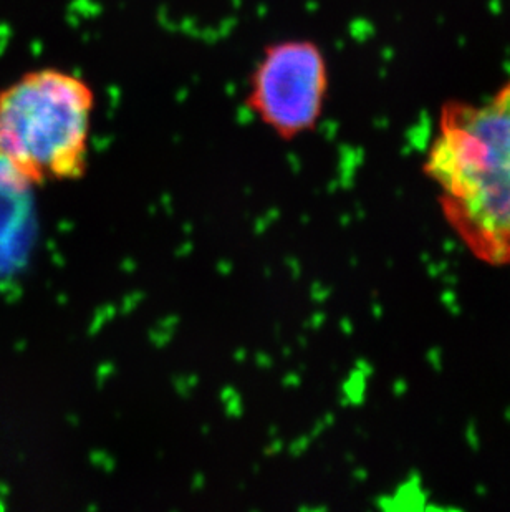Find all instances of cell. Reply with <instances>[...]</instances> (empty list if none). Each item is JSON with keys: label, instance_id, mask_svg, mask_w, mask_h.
Listing matches in <instances>:
<instances>
[{"label": "cell", "instance_id": "obj_1", "mask_svg": "<svg viewBox=\"0 0 510 512\" xmlns=\"http://www.w3.org/2000/svg\"><path fill=\"white\" fill-rule=\"evenodd\" d=\"M426 171L467 244L510 261V80L482 105H444Z\"/></svg>", "mask_w": 510, "mask_h": 512}, {"label": "cell", "instance_id": "obj_3", "mask_svg": "<svg viewBox=\"0 0 510 512\" xmlns=\"http://www.w3.org/2000/svg\"><path fill=\"white\" fill-rule=\"evenodd\" d=\"M328 65L307 39L267 45L249 78L246 105L275 135L292 140L317 126L327 100Z\"/></svg>", "mask_w": 510, "mask_h": 512}, {"label": "cell", "instance_id": "obj_2", "mask_svg": "<svg viewBox=\"0 0 510 512\" xmlns=\"http://www.w3.org/2000/svg\"><path fill=\"white\" fill-rule=\"evenodd\" d=\"M95 102L92 85L75 73H24L0 90V166L22 184L78 178Z\"/></svg>", "mask_w": 510, "mask_h": 512}]
</instances>
